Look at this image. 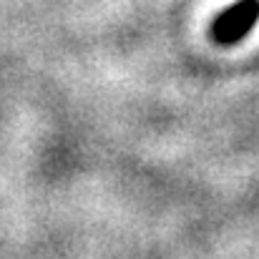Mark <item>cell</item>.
<instances>
[{
	"mask_svg": "<svg viewBox=\"0 0 259 259\" xmlns=\"http://www.w3.org/2000/svg\"><path fill=\"white\" fill-rule=\"evenodd\" d=\"M257 13L259 10L254 3H242V5H237L234 10H229L227 15H222V20L217 23V35H219L222 40H227V43L242 38V35L254 25Z\"/></svg>",
	"mask_w": 259,
	"mask_h": 259,
	"instance_id": "1",
	"label": "cell"
}]
</instances>
